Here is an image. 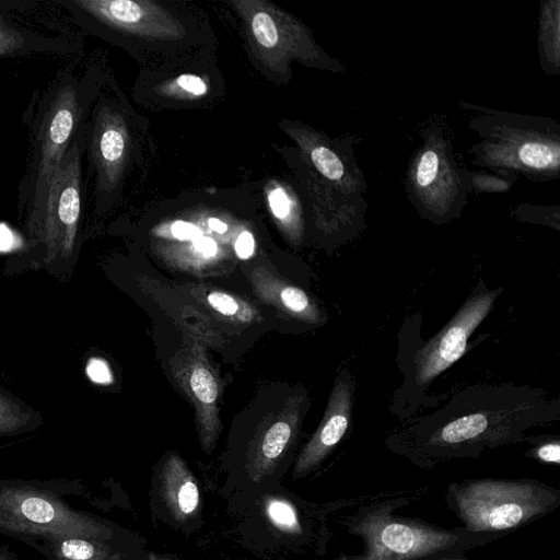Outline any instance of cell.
<instances>
[{"label": "cell", "instance_id": "6da1fadb", "mask_svg": "<svg viewBox=\"0 0 560 560\" xmlns=\"http://www.w3.org/2000/svg\"><path fill=\"white\" fill-rule=\"evenodd\" d=\"M560 421V398L514 383L475 384L447 395L429 413L394 429L385 446L422 467L477 458L487 448L521 443L534 428Z\"/></svg>", "mask_w": 560, "mask_h": 560}, {"label": "cell", "instance_id": "7a4b0ae2", "mask_svg": "<svg viewBox=\"0 0 560 560\" xmlns=\"http://www.w3.org/2000/svg\"><path fill=\"white\" fill-rule=\"evenodd\" d=\"M503 291V287L490 289L480 278L450 320L428 340L422 337V312L405 316L397 334L395 357L400 384L388 405L396 419L404 422L446 399V393H431L432 384L474 347L469 338Z\"/></svg>", "mask_w": 560, "mask_h": 560}, {"label": "cell", "instance_id": "3957f363", "mask_svg": "<svg viewBox=\"0 0 560 560\" xmlns=\"http://www.w3.org/2000/svg\"><path fill=\"white\" fill-rule=\"evenodd\" d=\"M469 120L480 137L471 145L472 164L492 172H511L533 182L560 176V124L549 117L477 107Z\"/></svg>", "mask_w": 560, "mask_h": 560}, {"label": "cell", "instance_id": "277c9868", "mask_svg": "<svg viewBox=\"0 0 560 560\" xmlns=\"http://www.w3.org/2000/svg\"><path fill=\"white\" fill-rule=\"evenodd\" d=\"M83 117L79 83L71 73H65L39 102L33 122L28 163L19 196L28 230L43 208L55 172L84 126Z\"/></svg>", "mask_w": 560, "mask_h": 560}, {"label": "cell", "instance_id": "5b68a950", "mask_svg": "<svg viewBox=\"0 0 560 560\" xmlns=\"http://www.w3.org/2000/svg\"><path fill=\"white\" fill-rule=\"evenodd\" d=\"M448 506L475 535L497 536L532 523L560 503L558 490L532 479H467L454 482Z\"/></svg>", "mask_w": 560, "mask_h": 560}, {"label": "cell", "instance_id": "8992f818", "mask_svg": "<svg viewBox=\"0 0 560 560\" xmlns=\"http://www.w3.org/2000/svg\"><path fill=\"white\" fill-rule=\"evenodd\" d=\"M393 509L384 503L362 512L354 521V534L362 538L363 551L341 560H420L455 553L492 538L392 515Z\"/></svg>", "mask_w": 560, "mask_h": 560}, {"label": "cell", "instance_id": "52a82bcc", "mask_svg": "<svg viewBox=\"0 0 560 560\" xmlns=\"http://www.w3.org/2000/svg\"><path fill=\"white\" fill-rule=\"evenodd\" d=\"M420 138L422 142L406 171L405 191L422 219L443 225L459 219L467 203L462 167L442 127L428 126L420 131Z\"/></svg>", "mask_w": 560, "mask_h": 560}, {"label": "cell", "instance_id": "ba28073f", "mask_svg": "<svg viewBox=\"0 0 560 560\" xmlns=\"http://www.w3.org/2000/svg\"><path fill=\"white\" fill-rule=\"evenodd\" d=\"M85 127L74 138L57 168L43 208L30 229L51 256L71 254L79 232L82 211V153Z\"/></svg>", "mask_w": 560, "mask_h": 560}, {"label": "cell", "instance_id": "9c48e42d", "mask_svg": "<svg viewBox=\"0 0 560 560\" xmlns=\"http://www.w3.org/2000/svg\"><path fill=\"white\" fill-rule=\"evenodd\" d=\"M355 387L350 368L342 366L335 376L323 418L300 454L296 472L319 465L347 434L352 424Z\"/></svg>", "mask_w": 560, "mask_h": 560}, {"label": "cell", "instance_id": "30bf717a", "mask_svg": "<svg viewBox=\"0 0 560 560\" xmlns=\"http://www.w3.org/2000/svg\"><path fill=\"white\" fill-rule=\"evenodd\" d=\"M174 375L195 407L200 440L209 446L215 440L220 425V386L202 349L196 345L191 347L174 365Z\"/></svg>", "mask_w": 560, "mask_h": 560}, {"label": "cell", "instance_id": "8fae6325", "mask_svg": "<svg viewBox=\"0 0 560 560\" xmlns=\"http://www.w3.org/2000/svg\"><path fill=\"white\" fill-rule=\"evenodd\" d=\"M357 142V137L330 141L316 136L307 152L313 166L325 179L349 195L363 196L368 182L354 156L352 147Z\"/></svg>", "mask_w": 560, "mask_h": 560}, {"label": "cell", "instance_id": "7c38bea8", "mask_svg": "<svg viewBox=\"0 0 560 560\" xmlns=\"http://www.w3.org/2000/svg\"><path fill=\"white\" fill-rule=\"evenodd\" d=\"M249 279L256 296L264 303L310 326L326 322V312L305 290L264 268H255Z\"/></svg>", "mask_w": 560, "mask_h": 560}, {"label": "cell", "instance_id": "4fadbf2b", "mask_svg": "<svg viewBox=\"0 0 560 560\" xmlns=\"http://www.w3.org/2000/svg\"><path fill=\"white\" fill-rule=\"evenodd\" d=\"M120 119L102 108L94 118L91 135V158L98 175L100 188L107 189L116 179L124 159L127 139Z\"/></svg>", "mask_w": 560, "mask_h": 560}, {"label": "cell", "instance_id": "5bb4252c", "mask_svg": "<svg viewBox=\"0 0 560 560\" xmlns=\"http://www.w3.org/2000/svg\"><path fill=\"white\" fill-rule=\"evenodd\" d=\"M303 399L292 398L266 428L259 441L257 454L262 463L276 460L294 436L301 417Z\"/></svg>", "mask_w": 560, "mask_h": 560}, {"label": "cell", "instance_id": "9a60e30c", "mask_svg": "<svg viewBox=\"0 0 560 560\" xmlns=\"http://www.w3.org/2000/svg\"><path fill=\"white\" fill-rule=\"evenodd\" d=\"M560 1H540L538 55L542 71L557 75L560 70Z\"/></svg>", "mask_w": 560, "mask_h": 560}, {"label": "cell", "instance_id": "2e32d148", "mask_svg": "<svg viewBox=\"0 0 560 560\" xmlns=\"http://www.w3.org/2000/svg\"><path fill=\"white\" fill-rule=\"evenodd\" d=\"M208 307L222 318L238 324L258 320V311L245 300L221 290H210L205 294Z\"/></svg>", "mask_w": 560, "mask_h": 560}, {"label": "cell", "instance_id": "e0dca14e", "mask_svg": "<svg viewBox=\"0 0 560 560\" xmlns=\"http://www.w3.org/2000/svg\"><path fill=\"white\" fill-rule=\"evenodd\" d=\"M462 174L467 192H506L518 179V176L511 172L469 171L462 167Z\"/></svg>", "mask_w": 560, "mask_h": 560}, {"label": "cell", "instance_id": "ac0fdd59", "mask_svg": "<svg viewBox=\"0 0 560 560\" xmlns=\"http://www.w3.org/2000/svg\"><path fill=\"white\" fill-rule=\"evenodd\" d=\"M34 34H30L11 23L9 14L0 9V59L24 54L35 47Z\"/></svg>", "mask_w": 560, "mask_h": 560}, {"label": "cell", "instance_id": "d6986e66", "mask_svg": "<svg viewBox=\"0 0 560 560\" xmlns=\"http://www.w3.org/2000/svg\"><path fill=\"white\" fill-rule=\"evenodd\" d=\"M524 442L532 445L525 456L545 464H560V439L558 435H527Z\"/></svg>", "mask_w": 560, "mask_h": 560}, {"label": "cell", "instance_id": "ffe728a7", "mask_svg": "<svg viewBox=\"0 0 560 560\" xmlns=\"http://www.w3.org/2000/svg\"><path fill=\"white\" fill-rule=\"evenodd\" d=\"M250 28L256 42L264 48H275L279 44V30L276 20L266 11H257L250 18Z\"/></svg>", "mask_w": 560, "mask_h": 560}, {"label": "cell", "instance_id": "44dd1931", "mask_svg": "<svg viewBox=\"0 0 560 560\" xmlns=\"http://www.w3.org/2000/svg\"><path fill=\"white\" fill-rule=\"evenodd\" d=\"M518 221L542 224L560 231L559 224V207H541L532 205H520L515 211Z\"/></svg>", "mask_w": 560, "mask_h": 560}, {"label": "cell", "instance_id": "7402d4cb", "mask_svg": "<svg viewBox=\"0 0 560 560\" xmlns=\"http://www.w3.org/2000/svg\"><path fill=\"white\" fill-rule=\"evenodd\" d=\"M180 479L175 483V504L178 512L184 515L191 514L199 503V491L194 480L186 475H180Z\"/></svg>", "mask_w": 560, "mask_h": 560}, {"label": "cell", "instance_id": "603a6c76", "mask_svg": "<svg viewBox=\"0 0 560 560\" xmlns=\"http://www.w3.org/2000/svg\"><path fill=\"white\" fill-rule=\"evenodd\" d=\"M21 510L25 517L35 523H48L55 516L51 504L40 498L25 499Z\"/></svg>", "mask_w": 560, "mask_h": 560}, {"label": "cell", "instance_id": "cb8c5ba5", "mask_svg": "<svg viewBox=\"0 0 560 560\" xmlns=\"http://www.w3.org/2000/svg\"><path fill=\"white\" fill-rule=\"evenodd\" d=\"M268 514L270 520L282 528L293 529L298 525L296 514L287 502L271 501L268 505Z\"/></svg>", "mask_w": 560, "mask_h": 560}, {"label": "cell", "instance_id": "d4e9b609", "mask_svg": "<svg viewBox=\"0 0 560 560\" xmlns=\"http://www.w3.org/2000/svg\"><path fill=\"white\" fill-rule=\"evenodd\" d=\"M63 557L70 560H89L94 553L93 546L84 540L69 539L60 546Z\"/></svg>", "mask_w": 560, "mask_h": 560}, {"label": "cell", "instance_id": "484cf974", "mask_svg": "<svg viewBox=\"0 0 560 560\" xmlns=\"http://www.w3.org/2000/svg\"><path fill=\"white\" fill-rule=\"evenodd\" d=\"M270 209L276 218L287 220L291 213V201L281 188H275L268 196Z\"/></svg>", "mask_w": 560, "mask_h": 560}, {"label": "cell", "instance_id": "4316f807", "mask_svg": "<svg viewBox=\"0 0 560 560\" xmlns=\"http://www.w3.org/2000/svg\"><path fill=\"white\" fill-rule=\"evenodd\" d=\"M171 233L173 237L179 241L195 240L200 236V231L192 223L185 221H176L171 225Z\"/></svg>", "mask_w": 560, "mask_h": 560}, {"label": "cell", "instance_id": "83f0119b", "mask_svg": "<svg viewBox=\"0 0 560 560\" xmlns=\"http://www.w3.org/2000/svg\"><path fill=\"white\" fill-rule=\"evenodd\" d=\"M88 374L93 382L105 384L110 382V371L107 364L98 359H93L88 365Z\"/></svg>", "mask_w": 560, "mask_h": 560}, {"label": "cell", "instance_id": "f1b7e54d", "mask_svg": "<svg viewBox=\"0 0 560 560\" xmlns=\"http://www.w3.org/2000/svg\"><path fill=\"white\" fill-rule=\"evenodd\" d=\"M178 85L194 94V95H202L207 91V86L205 82L197 75L194 74H182L177 78Z\"/></svg>", "mask_w": 560, "mask_h": 560}, {"label": "cell", "instance_id": "f546056e", "mask_svg": "<svg viewBox=\"0 0 560 560\" xmlns=\"http://www.w3.org/2000/svg\"><path fill=\"white\" fill-rule=\"evenodd\" d=\"M234 248L241 259L249 258L255 248V241L250 232L243 231L236 238Z\"/></svg>", "mask_w": 560, "mask_h": 560}, {"label": "cell", "instance_id": "4dcf8cb0", "mask_svg": "<svg viewBox=\"0 0 560 560\" xmlns=\"http://www.w3.org/2000/svg\"><path fill=\"white\" fill-rule=\"evenodd\" d=\"M208 225L211 230L215 231L217 233H224L228 228L224 222L220 221L217 218H210L208 220Z\"/></svg>", "mask_w": 560, "mask_h": 560}, {"label": "cell", "instance_id": "1f68e13d", "mask_svg": "<svg viewBox=\"0 0 560 560\" xmlns=\"http://www.w3.org/2000/svg\"><path fill=\"white\" fill-rule=\"evenodd\" d=\"M420 560H466V559L458 558L455 556V553H441V555L427 557V558H423Z\"/></svg>", "mask_w": 560, "mask_h": 560}, {"label": "cell", "instance_id": "d6a6232c", "mask_svg": "<svg viewBox=\"0 0 560 560\" xmlns=\"http://www.w3.org/2000/svg\"><path fill=\"white\" fill-rule=\"evenodd\" d=\"M1 407V406H0ZM3 413L0 411V417L2 416Z\"/></svg>", "mask_w": 560, "mask_h": 560}]
</instances>
